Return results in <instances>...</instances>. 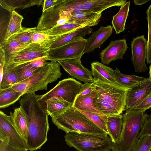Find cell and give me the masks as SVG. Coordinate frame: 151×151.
I'll use <instances>...</instances> for the list:
<instances>
[{
  "mask_svg": "<svg viewBox=\"0 0 151 151\" xmlns=\"http://www.w3.org/2000/svg\"><path fill=\"white\" fill-rule=\"evenodd\" d=\"M131 60L137 73L148 70L145 60L147 53V40L144 35L139 36L133 39L131 43Z\"/></svg>",
  "mask_w": 151,
  "mask_h": 151,
  "instance_id": "obj_10",
  "label": "cell"
},
{
  "mask_svg": "<svg viewBox=\"0 0 151 151\" xmlns=\"http://www.w3.org/2000/svg\"><path fill=\"white\" fill-rule=\"evenodd\" d=\"M22 96L19 103L27 122V144L29 150L35 151L40 149L47 140L49 115L39 101L40 95L32 93Z\"/></svg>",
  "mask_w": 151,
  "mask_h": 151,
  "instance_id": "obj_1",
  "label": "cell"
},
{
  "mask_svg": "<svg viewBox=\"0 0 151 151\" xmlns=\"http://www.w3.org/2000/svg\"><path fill=\"white\" fill-rule=\"evenodd\" d=\"M23 95L12 87L0 89V108H4L13 104Z\"/></svg>",
  "mask_w": 151,
  "mask_h": 151,
  "instance_id": "obj_29",
  "label": "cell"
},
{
  "mask_svg": "<svg viewBox=\"0 0 151 151\" xmlns=\"http://www.w3.org/2000/svg\"><path fill=\"white\" fill-rule=\"evenodd\" d=\"M151 108V93L133 109L145 111Z\"/></svg>",
  "mask_w": 151,
  "mask_h": 151,
  "instance_id": "obj_41",
  "label": "cell"
},
{
  "mask_svg": "<svg viewBox=\"0 0 151 151\" xmlns=\"http://www.w3.org/2000/svg\"><path fill=\"white\" fill-rule=\"evenodd\" d=\"M114 151L112 150V151Z\"/></svg>",
  "mask_w": 151,
  "mask_h": 151,
  "instance_id": "obj_46",
  "label": "cell"
},
{
  "mask_svg": "<svg viewBox=\"0 0 151 151\" xmlns=\"http://www.w3.org/2000/svg\"><path fill=\"white\" fill-rule=\"evenodd\" d=\"M92 85L99 97L109 103L121 114L125 110L128 89L117 84L94 81Z\"/></svg>",
  "mask_w": 151,
  "mask_h": 151,
  "instance_id": "obj_6",
  "label": "cell"
},
{
  "mask_svg": "<svg viewBox=\"0 0 151 151\" xmlns=\"http://www.w3.org/2000/svg\"><path fill=\"white\" fill-rule=\"evenodd\" d=\"M123 116L121 114L107 116L106 126L110 136L114 144H117L120 139L122 130Z\"/></svg>",
  "mask_w": 151,
  "mask_h": 151,
  "instance_id": "obj_20",
  "label": "cell"
},
{
  "mask_svg": "<svg viewBox=\"0 0 151 151\" xmlns=\"http://www.w3.org/2000/svg\"><path fill=\"white\" fill-rule=\"evenodd\" d=\"M127 1L126 0H72L71 12H102L112 6H121Z\"/></svg>",
  "mask_w": 151,
  "mask_h": 151,
  "instance_id": "obj_9",
  "label": "cell"
},
{
  "mask_svg": "<svg viewBox=\"0 0 151 151\" xmlns=\"http://www.w3.org/2000/svg\"><path fill=\"white\" fill-rule=\"evenodd\" d=\"M62 74L60 65L58 62H47L31 76L21 81L27 88L25 94L47 90L48 84L55 82Z\"/></svg>",
  "mask_w": 151,
  "mask_h": 151,
  "instance_id": "obj_5",
  "label": "cell"
},
{
  "mask_svg": "<svg viewBox=\"0 0 151 151\" xmlns=\"http://www.w3.org/2000/svg\"><path fill=\"white\" fill-rule=\"evenodd\" d=\"M151 136V116H148L138 136V139L146 136Z\"/></svg>",
  "mask_w": 151,
  "mask_h": 151,
  "instance_id": "obj_40",
  "label": "cell"
},
{
  "mask_svg": "<svg viewBox=\"0 0 151 151\" xmlns=\"http://www.w3.org/2000/svg\"><path fill=\"white\" fill-rule=\"evenodd\" d=\"M87 39L79 38L60 47L50 49L46 57L47 61L58 62L81 57L87 44Z\"/></svg>",
  "mask_w": 151,
  "mask_h": 151,
  "instance_id": "obj_8",
  "label": "cell"
},
{
  "mask_svg": "<svg viewBox=\"0 0 151 151\" xmlns=\"http://www.w3.org/2000/svg\"><path fill=\"white\" fill-rule=\"evenodd\" d=\"M95 105L97 109L107 117L110 115L120 114L112 106L99 97L95 100Z\"/></svg>",
  "mask_w": 151,
  "mask_h": 151,
  "instance_id": "obj_34",
  "label": "cell"
},
{
  "mask_svg": "<svg viewBox=\"0 0 151 151\" xmlns=\"http://www.w3.org/2000/svg\"><path fill=\"white\" fill-rule=\"evenodd\" d=\"M42 1V0H0V4L2 8L11 13L16 8L22 9L35 5L39 6Z\"/></svg>",
  "mask_w": 151,
  "mask_h": 151,
  "instance_id": "obj_28",
  "label": "cell"
},
{
  "mask_svg": "<svg viewBox=\"0 0 151 151\" xmlns=\"http://www.w3.org/2000/svg\"><path fill=\"white\" fill-rule=\"evenodd\" d=\"M82 85L72 78L63 79L48 92L40 95L39 101L43 108L47 100L52 97H56L62 98L72 106L80 93Z\"/></svg>",
  "mask_w": 151,
  "mask_h": 151,
  "instance_id": "obj_7",
  "label": "cell"
},
{
  "mask_svg": "<svg viewBox=\"0 0 151 151\" xmlns=\"http://www.w3.org/2000/svg\"><path fill=\"white\" fill-rule=\"evenodd\" d=\"M93 89L92 83H84L83 84L80 93L78 96H83L87 94L90 93Z\"/></svg>",
  "mask_w": 151,
  "mask_h": 151,
  "instance_id": "obj_42",
  "label": "cell"
},
{
  "mask_svg": "<svg viewBox=\"0 0 151 151\" xmlns=\"http://www.w3.org/2000/svg\"><path fill=\"white\" fill-rule=\"evenodd\" d=\"M85 27L86 26L80 24L67 23L42 32L51 35L61 36L79 28Z\"/></svg>",
  "mask_w": 151,
  "mask_h": 151,
  "instance_id": "obj_33",
  "label": "cell"
},
{
  "mask_svg": "<svg viewBox=\"0 0 151 151\" xmlns=\"http://www.w3.org/2000/svg\"><path fill=\"white\" fill-rule=\"evenodd\" d=\"M151 136L147 135L138 139L129 151H150Z\"/></svg>",
  "mask_w": 151,
  "mask_h": 151,
  "instance_id": "obj_36",
  "label": "cell"
},
{
  "mask_svg": "<svg viewBox=\"0 0 151 151\" xmlns=\"http://www.w3.org/2000/svg\"><path fill=\"white\" fill-rule=\"evenodd\" d=\"M81 58L61 60L58 62L72 77L84 83H93L94 80L91 71L83 66Z\"/></svg>",
  "mask_w": 151,
  "mask_h": 151,
  "instance_id": "obj_13",
  "label": "cell"
},
{
  "mask_svg": "<svg viewBox=\"0 0 151 151\" xmlns=\"http://www.w3.org/2000/svg\"><path fill=\"white\" fill-rule=\"evenodd\" d=\"M149 74L150 75L149 78L151 79V63L150 64V65L149 67Z\"/></svg>",
  "mask_w": 151,
  "mask_h": 151,
  "instance_id": "obj_45",
  "label": "cell"
},
{
  "mask_svg": "<svg viewBox=\"0 0 151 151\" xmlns=\"http://www.w3.org/2000/svg\"><path fill=\"white\" fill-rule=\"evenodd\" d=\"M19 82L14 68L10 65L5 64L2 78L0 81V89L7 88Z\"/></svg>",
  "mask_w": 151,
  "mask_h": 151,
  "instance_id": "obj_31",
  "label": "cell"
},
{
  "mask_svg": "<svg viewBox=\"0 0 151 151\" xmlns=\"http://www.w3.org/2000/svg\"><path fill=\"white\" fill-rule=\"evenodd\" d=\"M151 93V79L149 77L129 89L125 104L126 112L133 109Z\"/></svg>",
  "mask_w": 151,
  "mask_h": 151,
  "instance_id": "obj_11",
  "label": "cell"
},
{
  "mask_svg": "<svg viewBox=\"0 0 151 151\" xmlns=\"http://www.w3.org/2000/svg\"><path fill=\"white\" fill-rule=\"evenodd\" d=\"M10 116L16 129L27 143V126L25 116L20 107L15 109L13 113L10 112Z\"/></svg>",
  "mask_w": 151,
  "mask_h": 151,
  "instance_id": "obj_24",
  "label": "cell"
},
{
  "mask_svg": "<svg viewBox=\"0 0 151 151\" xmlns=\"http://www.w3.org/2000/svg\"><path fill=\"white\" fill-rule=\"evenodd\" d=\"M145 111L133 109L122 115L123 126L121 136L112 150L129 151L138 139V136L149 115Z\"/></svg>",
  "mask_w": 151,
  "mask_h": 151,
  "instance_id": "obj_3",
  "label": "cell"
},
{
  "mask_svg": "<svg viewBox=\"0 0 151 151\" xmlns=\"http://www.w3.org/2000/svg\"><path fill=\"white\" fill-rule=\"evenodd\" d=\"M130 2V1H127L121 6L118 12L112 17L111 23L116 34L124 31L125 29V25L129 11Z\"/></svg>",
  "mask_w": 151,
  "mask_h": 151,
  "instance_id": "obj_25",
  "label": "cell"
},
{
  "mask_svg": "<svg viewBox=\"0 0 151 151\" xmlns=\"http://www.w3.org/2000/svg\"><path fill=\"white\" fill-rule=\"evenodd\" d=\"M79 111L85 115L95 124L105 132L108 135L109 133L106 124L99 115L92 113Z\"/></svg>",
  "mask_w": 151,
  "mask_h": 151,
  "instance_id": "obj_38",
  "label": "cell"
},
{
  "mask_svg": "<svg viewBox=\"0 0 151 151\" xmlns=\"http://www.w3.org/2000/svg\"><path fill=\"white\" fill-rule=\"evenodd\" d=\"M113 28L110 25L102 26L98 30L93 32L91 35L87 39V43L84 54L91 52L95 49L100 48L112 34Z\"/></svg>",
  "mask_w": 151,
  "mask_h": 151,
  "instance_id": "obj_17",
  "label": "cell"
},
{
  "mask_svg": "<svg viewBox=\"0 0 151 151\" xmlns=\"http://www.w3.org/2000/svg\"><path fill=\"white\" fill-rule=\"evenodd\" d=\"M128 47L125 38L111 41L108 45L100 53L101 63L108 65L112 61L123 59Z\"/></svg>",
  "mask_w": 151,
  "mask_h": 151,
  "instance_id": "obj_15",
  "label": "cell"
},
{
  "mask_svg": "<svg viewBox=\"0 0 151 151\" xmlns=\"http://www.w3.org/2000/svg\"><path fill=\"white\" fill-rule=\"evenodd\" d=\"M34 29V27H23L20 31L12 36L11 38L15 39L23 43L29 45L32 43V36Z\"/></svg>",
  "mask_w": 151,
  "mask_h": 151,
  "instance_id": "obj_35",
  "label": "cell"
},
{
  "mask_svg": "<svg viewBox=\"0 0 151 151\" xmlns=\"http://www.w3.org/2000/svg\"><path fill=\"white\" fill-rule=\"evenodd\" d=\"M59 0H52L44 1L42 12L55 5Z\"/></svg>",
  "mask_w": 151,
  "mask_h": 151,
  "instance_id": "obj_43",
  "label": "cell"
},
{
  "mask_svg": "<svg viewBox=\"0 0 151 151\" xmlns=\"http://www.w3.org/2000/svg\"><path fill=\"white\" fill-rule=\"evenodd\" d=\"M71 106V104L62 98L53 97L45 101L43 108L52 118L60 115Z\"/></svg>",
  "mask_w": 151,
  "mask_h": 151,
  "instance_id": "obj_21",
  "label": "cell"
},
{
  "mask_svg": "<svg viewBox=\"0 0 151 151\" xmlns=\"http://www.w3.org/2000/svg\"><path fill=\"white\" fill-rule=\"evenodd\" d=\"M93 31L91 27L86 26L62 35L51 45L50 48L53 49L64 45L76 39L83 37Z\"/></svg>",
  "mask_w": 151,
  "mask_h": 151,
  "instance_id": "obj_22",
  "label": "cell"
},
{
  "mask_svg": "<svg viewBox=\"0 0 151 151\" xmlns=\"http://www.w3.org/2000/svg\"><path fill=\"white\" fill-rule=\"evenodd\" d=\"M99 97L98 93L94 88L87 94L77 96L72 106L79 111L98 115L104 120L106 125L107 117L104 115L95 106V101Z\"/></svg>",
  "mask_w": 151,
  "mask_h": 151,
  "instance_id": "obj_16",
  "label": "cell"
},
{
  "mask_svg": "<svg viewBox=\"0 0 151 151\" xmlns=\"http://www.w3.org/2000/svg\"><path fill=\"white\" fill-rule=\"evenodd\" d=\"M9 65L14 68L19 82L31 76L39 68L34 66L32 64V61L20 64L15 66Z\"/></svg>",
  "mask_w": 151,
  "mask_h": 151,
  "instance_id": "obj_30",
  "label": "cell"
},
{
  "mask_svg": "<svg viewBox=\"0 0 151 151\" xmlns=\"http://www.w3.org/2000/svg\"></svg>",
  "mask_w": 151,
  "mask_h": 151,
  "instance_id": "obj_48",
  "label": "cell"
},
{
  "mask_svg": "<svg viewBox=\"0 0 151 151\" xmlns=\"http://www.w3.org/2000/svg\"><path fill=\"white\" fill-rule=\"evenodd\" d=\"M150 1L149 0H134L133 1L135 5H140L144 4Z\"/></svg>",
  "mask_w": 151,
  "mask_h": 151,
  "instance_id": "obj_44",
  "label": "cell"
},
{
  "mask_svg": "<svg viewBox=\"0 0 151 151\" xmlns=\"http://www.w3.org/2000/svg\"><path fill=\"white\" fill-rule=\"evenodd\" d=\"M11 17L3 40L0 44L3 43L12 36L20 31L23 28L22 23L23 17L15 11L11 13Z\"/></svg>",
  "mask_w": 151,
  "mask_h": 151,
  "instance_id": "obj_27",
  "label": "cell"
},
{
  "mask_svg": "<svg viewBox=\"0 0 151 151\" xmlns=\"http://www.w3.org/2000/svg\"><path fill=\"white\" fill-rule=\"evenodd\" d=\"M146 19L148 26L147 43V53L146 61L147 64L151 63V4L147 10Z\"/></svg>",
  "mask_w": 151,
  "mask_h": 151,
  "instance_id": "obj_37",
  "label": "cell"
},
{
  "mask_svg": "<svg viewBox=\"0 0 151 151\" xmlns=\"http://www.w3.org/2000/svg\"><path fill=\"white\" fill-rule=\"evenodd\" d=\"M115 81L119 85L128 89L145 80L146 78L135 75L124 74L116 68L114 70Z\"/></svg>",
  "mask_w": 151,
  "mask_h": 151,
  "instance_id": "obj_26",
  "label": "cell"
},
{
  "mask_svg": "<svg viewBox=\"0 0 151 151\" xmlns=\"http://www.w3.org/2000/svg\"><path fill=\"white\" fill-rule=\"evenodd\" d=\"M52 122L66 133H86L107 135L85 115L72 106L60 115L52 118Z\"/></svg>",
  "mask_w": 151,
  "mask_h": 151,
  "instance_id": "obj_2",
  "label": "cell"
},
{
  "mask_svg": "<svg viewBox=\"0 0 151 151\" xmlns=\"http://www.w3.org/2000/svg\"><path fill=\"white\" fill-rule=\"evenodd\" d=\"M66 144L78 151H109L114 143L107 135L70 132L64 136Z\"/></svg>",
  "mask_w": 151,
  "mask_h": 151,
  "instance_id": "obj_4",
  "label": "cell"
},
{
  "mask_svg": "<svg viewBox=\"0 0 151 151\" xmlns=\"http://www.w3.org/2000/svg\"><path fill=\"white\" fill-rule=\"evenodd\" d=\"M9 138L3 132H0V151H28L14 147L9 144Z\"/></svg>",
  "mask_w": 151,
  "mask_h": 151,
  "instance_id": "obj_39",
  "label": "cell"
},
{
  "mask_svg": "<svg viewBox=\"0 0 151 151\" xmlns=\"http://www.w3.org/2000/svg\"><path fill=\"white\" fill-rule=\"evenodd\" d=\"M50 49L39 44L32 43L21 51L8 64L15 66L40 58L46 57Z\"/></svg>",
  "mask_w": 151,
  "mask_h": 151,
  "instance_id": "obj_14",
  "label": "cell"
},
{
  "mask_svg": "<svg viewBox=\"0 0 151 151\" xmlns=\"http://www.w3.org/2000/svg\"><path fill=\"white\" fill-rule=\"evenodd\" d=\"M91 64L94 81L117 84L114 79V70L112 68L98 61L92 62Z\"/></svg>",
  "mask_w": 151,
  "mask_h": 151,
  "instance_id": "obj_19",
  "label": "cell"
},
{
  "mask_svg": "<svg viewBox=\"0 0 151 151\" xmlns=\"http://www.w3.org/2000/svg\"><path fill=\"white\" fill-rule=\"evenodd\" d=\"M150 151H151V150H150Z\"/></svg>",
  "mask_w": 151,
  "mask_h": 151,
  "instance_id": "obj_47",
  "label": "cell"
},
{
  "mask_svg": "<svg viewBox=\"0 0 151 151\" xmlns=\"http://www.w3.org/2000/svg\"><path fill=\"white\" fill-rule=\"evenodd\" d=\"M0 131L9 138V144L14 147L29 150L27 143L17 132L10 116L0 111Z\"/></svg>",
  "mask_w": 151,
  "mask_h": 151,
  "instance_id": "obj_12",
  "label": "cell"
},
{
  "mask_svg": "<svg viewBox=\"0 0 151 151\" xmlns=\"http://www.w3.org/2000/svg\"><path fill=\"white\" fill-rule=\"evenodd\" d=\"M60 36L48 35L36 30L35 27L32 36V43L39 44L45 47L50 48L53 43Z\"/></svg>",
  "mask_w": 151,
  "mask_h": 151,
  "instance_id": "obj_32",
  "label": "cell"
},
{
  "mask_svg": "<svg viewBox=\"0 0 151 151\" xmlns=\"http://www.w3.org/2000/svg\"><path fill=\"white\" fill-rule=\"evenodd\" d=\"M29 45L23 43L12 38L0 44V47L3 48L6 57L5 64L10 63L21 51Z\"/></svg>",
  "mask_w": 151,
  "mask_h": 151,
  "instance_id": "obj_23",
  "label": "cell"
},
{
  "mask_svg": "<svg viewBox=\"0 0 151 151\" xmlns=\"http://www.w3.org/2000/svg\"><path fill=\"white\" fill-rule=\"evenodd\" d=\"M102 16V12L79 11L71 13L68 23L90 27L97 25Z\"/></svg>",
  "mask_w": 151,
  "mask_h": 151,
  "instance_id": "obj_18",
  "label": "cell"
}]
</instances>
